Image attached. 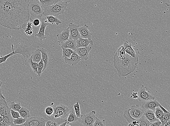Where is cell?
<instances>
[{"mask_svg": "<svg viewBox=\"0 0 170 126\" xmlns=\"http://www.w3.org/2000/svg\"><path fill=\"white\" fill-rule=\"evenodd\" d=\"M29 21L25 0H0V25L14 30L24 29Z\"/></svg>", "mask_w": 170, "mask_h": 126, "instance_id": "6da1fadb", "label": "cell"}, {"mask_svg": "<svg viewBox=\"0 0 170 126\" xmlns=\"http://www.w3.org/2000/svg\"><path fill=\"white\" fill-rule=\"evenodd\" d=\"M114 64L119 76L125 77L134 72L137 67L138 57H133L126 53L125 59L122 60L116 54L114 57Z\"/></svg>", "mask_w": 170, "mask_h": 126, "instance_id": "7a4b0ae2", "label": "cell"}, {"mask_svg": "<svg viewBox=\"0 0 170 126\" xmlns=\"http://www.w3.org/2000/svg\"><path fill=\"white\" fill-rule=\"evenodd\" d=\"M54 112L52 115L47 117V120H50L56 122L58 126L61 123L67 121L71 109L67 106L63 104H59L54 106Z\"/></svg>", "mask_w": 170, "mask_h": 126, "instance_id": "3957f363", "label": "cell"}, {"mask_svg": "<svg viewBox=\"0 0 170 126\" xmlns=\"http://www.w3.org/2000/svg\"><path fill=\"white\" fill-rule=\"evenodd\" d=\"M68 6V3L60 1L54 3L43 8V15L44 16L53 15L57 17L64 13Z\"/></svg>", "mask_w": 170, "mask_h": 126, "instance_id": "277c9868", "label": "cell"}, {"mask_svg": "<svg viewBox=\"0 0 170 126\" xmlns=\"http://www.w3.org/2000/svg\"><path fill=\"white\" fill-rule=\"evenodd\" d=\"M12 48L13 51L11 53L6 55L0 56V64L6 62L7 59L15 54H20L26 58L28 59L31 57L33 53L32 49L27 45H20L14 51V45H12Z\"/></svg>", "mask_w": 170, "mask_h": 126, "instance_id": "5b68a950", "label": "cell"}, {"mask_svg": "<svg viewBox=\"0 0 170 126\" xmlns=\"http://www.w3.org/2000/svg\"><path fill=\"white\" fill-rule=\"evenodd\" d=\"M29 20L32 22L35 19H40L43 15V8L39 2L32 1L28 3Z\"/></svg>", "mask_w": 170, "mask_h": 126, "instance_id": "8992f818", "label": "cell"}, {"mask_svg": "<svg viewBox=\"0 0 170 126\" xmlns=\"http://www.w3.org/2000/svg\"><path fill=\"white\" fill-rule=\"evenodd\" d=\"M96 112L93 111L86 114L82 115L80 117V125L84 126H93V124L96 120Z\"/></svg>", "mask_w": 170, "mask_h": 126, "instance_id": "52a82bcc", "label": "cell"}, {"mask_svg": "<svg viewBox=\"0 0 170 126\" xmlns=\"http://www.w3.org/2000/svg\"><path fill=\"white\" fill-rule=\"evenodd\" d=\"M138 98L140 100L147 101L155 99V96L149 91H147V88L144 85H142L138 94Z\"/></svg>", "mask_w": 170, "mask_h": 126, "instance_id": "ba28073f", "label": "cell"}, {"mask_svg": "<svg viewBox=\"0 0 170 126\" xmlns=\"http://www.w3.org/2000/svg\"><path fill=\"white\" fill-rule=\"evenodd\" d=\"M46 120L44 118L32 116L27 119L25 123L21 126H45Z\"/></svg>", "mask_w": 170, "mask_h": 126, "instance_id": "9c48e42d", "label": "cell"}, {"mask_svg": "<svg viewBox=\"0 0 170 126\" xmlns=\"http://www.w3.org/2000/svg\"><path fill=\"white\" fill-rule=\"evenodd\" d=\"M42 17L40 21H41V26L40 27L39 31L38 34L35 35L37 37L38 40L40 41H42L46 38V36L45 35V29L46 27L49 25V23L47 22L46 18V16H44Z\"/></svg>", "mask_w": 170, "mask_h": 126, "instance_id": "30bf717a", "label": "cell"}, {"mask_svg": "<svg viewBox=\"0 0 170 126\" xmlns=\"http://www.w3.org/2000/svg\"><path fill=\"white\" fill-rule=\"evenodd\" d=\"M80 27V25L71 23L69 24V38L73 41H76L80 37L78 29Z\"/></svg>", "mask_w": 170, "mask_h": 126, "instance_id": "8fae6325", "label": "cell"}, {"mask_svg": "<svg viewBox=\"0 0 170 126\" xmlns=\"http://www.w3.org/2000/svg\"><path fill=\"white\" fill-rule=\"evenodd\" d=\"M144 109L140 108L138 106L134 105L129 109V112L131 116L136 119H139L144 113Z\"/></svg>", "mask_w": 170, "mask_h": 126, "instance_id": "7c38bea8", "label": "cell"}, {"mask_svg": "<svg viewBox=\"0 0 170 126\" xmlns=\"http://www.w3.org/2000/svg\"><path fill=\"white\" fill-rule=\"evenodd\" d=\"M92 49V47L88 46L76 48L74 51L81 58V60L87 61L89 59V54Z\"/></svg>", "mask_w": 170, "mask_h": 126, "instance_id": "4fadbf2b", "label": "cell"}, {"mask_svg": "<svg viewBox=\"0 0 170 126\" xmlns=\"http://www.w3.org/2000/svg\"><path fill=\"white\" fill-rule=\"evenodd\" d=\"M64 60L65 63L74 66L78 63L81 61V58L77 54L76 52L74 51L69 58H65Z\"/></svg>", "mask_w": 170, "mask_h": 126, "instance_id": "5bb4252c", "label": "cell"}, {"mask_svg": "<svg viewBox=\"0 0 170 126\" xmlns=\"http://www.w3.org/2000/svg\"><path fill=\"white\" fill-rule=\"evenodd\" d=\"M88 26L86 24L82 27H79L78 30L80 37L83 38L92 39V34L88 29Z\"/></svg>", "mask_w": 170, "mask_h": 126, "instance_id": "9a60e30c", "label": "cell"}, {"mask_svg": "<svg viewBox=\"0 0 170 126\" xmlns=\"http://www.w3.org/2000/svg\"><path fill=\"white\" fill-rule=\"evenodd\" d=\"M159 103L156 99L145 101L142 106V108L144 109H150L154 112L156 107L159 106Z\"/></svg>", "mask_w": 170, "mask_h": 126, "instance_id": "2e32d148", "label": "cell"}, {"mask_svg": "<svg viewBox=\"0 0 170 126\" xmlns=\"http://www.w3.org/2000/svg\"><path fill=\"white\" fill-rule=\"evenodd\" d=\"M70 36L69 27L64 29L62 32L57 35V41L62 43L69 39Z\"/></svg>", "mask_w": 170, "mask_h": 126, "instance_id": "e0dca14e", "label": "cell"}, {"mask_svg": "<svg viewBox=\"0 0 170 126\" xmlns=\"http://www.w3.org/2000/svg\"><path fill=\"white\" fill-rule=\"evenodd\" d=\"M76 48L80 47H86L88 46L89 45H93V42L92 39L85 38L80 37L76 41Z\"/></svg>", "mask_w": 170, "mask_h": 126, "instance_id": "ac0fdd59", "label": "cell"}, {"mask_svg": "<svg viewBox=\"0 0 170 126\" xmlns=\"http://www.w3.org/2000/svg\"><path fill=\"white\" fill-rule=\"evenodd\" d=\"M145 118H146L151 123L157 121L159 120L156 118L155 112L150 109H144V113Z\"/></svg>", "mask_w": 170, "mask_h": 126, "instance_id": "d6986e66", "label": "cell"}, {"mask_svg": "<svg viewBox=\"0 0 170 126\" xmlns=\"http://www.w3.org/2000/svg\"><path fill=\"white\" fill-rule=\"evenodd\" d=\"M42 55V60L44 64V68L43 70V72L46 69L49 64V55L48 51L45 49L42 48H40Z\"/></svg>", "mask_w": 170, "mask_h": 126, "instance_id": "ffe728a7", "label": "cell"}, {"mask_svg": "<svg viewBox=\"0 0 170 126\" xmlns=\"http://www.w3.org/2000/svg\"><path fill=\"white\" fill-rule=\"evenodd\" d=\"M123 45L126 53L133 57H135L137 56L136 55L135 51L133 49L132 45L131 43H129L127 41H126Z\"/></svg>", "mask_w": 170, "mask_h": 126, "instance_id": "44dd1931", "label": "cell"}, {"mask_svg": "<svg viewBox=\"0 0 170 126\" xmlns=\"http://www.w3.org/2000/svg\"><path fill=\"white\" fill-rule=\"evenodd\" d=\"M123 118L129 123H132L134 126H138L139 123V119H136L132 118L129 114V109L126 110L123 114Z\"/></svg>", "mask_w": 170, "mask_h": 126, "instance_id": "7402d4cb", "label": "cell"}, {"mask_svg": "<svg viewBox=\"0 0 170 126\" xmlns=\"http://www.w3.org/2000/svg\"><path fill=\"white\" fill-rule=\"evenodd\" d=\"M62 46L61 48H69L72 50L74 51L76 50V41H73V40L69 38V39L68 41L64 42L62 43Z\"/></svg>", "mask_w": 170, "mask_h": 126, "instance_id": "603a6c76", "label": "cell"}, {"mask_svg": "<svg viewBox=\"0 0 170 126\" xmlns=\"http://www.w3.org/2000/svg\"><path fill=\"white\" fill-rule=\"evenodd\" d=\"M34 62L38 63L42 59V55L40 48H37L36 51L33 52L30 57Z\"/></svg>", "mask_w": 170, "mask_h": 126, "instance_id": "cb8c5ba5", "label": "cell"}, {"mask_svg": "<svg viewBox=\"0 0 170 126\" xmlns=\"http://www.w3.org/2000/svg\"><path fill=\"white\" fill-rule=\"evenodd\" d=\"M79 119L76 116L74 109L71 108L67 119L68 124L74 123L78 121Z\"/></svg>", "mask_w": 170, "mask_h": 126, "instance_id": "d4e9b609", "label": "cell"}, {"mask_svg": "<svg viewBox=\"0 0 170 126\" xmlns=\"http://www.w3.org/2000/svg\"><path fill=\"white\" fill-rule=\"evenodd\" d=\"M46 18L49 23L54 25L56 24L57 25H59L62 23L61 21L57 18V17L53 16V15H48L46 16Z\"/></svg>", "mask_w": 170, "mask_h": 126, "instance_id": "484cf974", "label": "cell"}, {"mask_svg": "<svg viewBox=\"0 0 170 126\" xmlns=\"http://www.w3.org/2000/svg\"><path fill=\"white\" fill-rule=\"evenodd\" d=\"M3 121L6 124V126H15L13 122V118L11 113L3 117Z\"/></svg>", "mask_w": 170, "mask_h": 126, "instance_id": "4316f807", "label": "cell"}, {"mask_svg": "<svg viewBox=\"0 0 170 126\" xmlns=\"http://www.w3.org/2000/svg\"><path fill=\"white\" fill-rule=\"evenodd\" d=\"M19 113L21 118L27 119L29 118L30 113L29 110L27 108L22 107L19 110Z\"/></svg>", "mask_w": 170, "mask_h": 126, "instance_id": "83f0119b", "label": "cell"}, {"mask_svg": "<svg viewBox=\"0 0 170 126\" xmlns=\"http://www.w3.org/2000/svg\"><path fill=\"white\" fill-rule=\"evenodd\" d=\"M0 113L1 116L4 117L10 113V109L8 104L3 105L0 107Z\"/></svg>", "mask_w": 170, "mask_h": 126, "instance_id": "f1b7e54d", "label": "cell"}, {"mask_svg": "<svg viewBox=\"0 0 170 126\" xmlns=\"http://www.w3.org/2000/svg\"><path fill=\"white\" fill-rule=\"evenodd\" d=\"M115 54L118 56L119 58L122 60L125 59L126 53L124 50L123 45H122L119 47Z\"/></svg>", "mask_w": 170, "mask_h": 126, "instance_id": "f546056e", "label": "cell"}, {"mask_svg": "<svg viewBox=\"0 0 170 126\" xmlns=\"http://www.w3.org/2000/svg\"><path fill=\"white\" fill-rule=\"evenodd\" d=\"M61 48L62 50L63 58H69L71 54H73L74 51L69 48H64L62 47Z\"/></svg>", "mask_w": 170, "mask_h": 126, "instance_id": "4dcf8cb0", "label": "cell"}, {"mask_svg": "<svg viewBox=\"0 0 170 126\" xmlns=\"http://www.w3.org/2000/svg\"><path fill=\"white\" fill-rule=\"evenodd\" d=\"M28 63L32 69L35 73H37L38 72V63L33 62L31 57L28 59Z\"/></svg>", "mask_w": 170, "mask_h": 126, "instance_id": "1f68e13d", "label": "cell"}, {"mask_svg": "<svg viewBox=\"0 0 170 126\" xmlns=\"http://www.w3.org/2000/svg\"><path fill=\"white\" fill-rule=\"evenodd\" d=\"M139 123L138 126H149L152 124L145 118L144 115H143L141 118L139 119Z\"/></svg>", "mask_w": 170, "mask_h": 126, "instance_id": "d6a6232c", "label": "cell"}, {"mask_svg": "<svg viewBox=\"0 0 170 126\" xmlns=\"http://www.w3.org/2000/svg\"><path fill=\"white\" fill-rule=\"evenodd\" d=\"M9 107L10 109L18 112L19 110L22 108V106H21L20 103H16L14 101H12L10 103Z\"/></svg>", "mask_w": 170, "mask_h": 126, "instance_id": "836d02e7", "label": "cell"}, {"mask_svg": "<svg viewBox=\"0 0 170 126\" xmlns=\"http://www.w3.org/2000/svg\"><path fill=\"white\" fill-rule=\"evenodd\" d=\"M155 114L156 118L159 120L163 118L164 112L159 106L156 108Z\"/></svg>", "mask_w": 170, "mask_h": 126, "instance_id": "e575fe53", "label": "cell"}, {"mask_svg": "<svg viewBox=\"0 0 170 126\" xmlns=\"http://www.w3.org/2000/svg\"><path fill=\"white\" fill-rule=\"evenodd\" d=\"M38 1L43 8L53 5L55 3V0H38Z\"/></svg>", "mask_w": 170, "mask_h": 126, "instance_id": "d590c367", "label": "cell"}, {"mask_svg": "<svg viewBox=\"0 0 170 126\" xmlns=\"http://www.w3.org/2000/svg\"><path fill=\"white\" fill-rule=\"evenodd\" d=\"M73 106L77 118H80L82 115L80 114L79 103L77 102L76 104L73 105Z\"/></svg>", "mask_w": 170, "mask_h": 126, "instance_id": "8d00e7d4", "label": "cell"}, {"mask_svg": "<svg viewBox=\"0 0 170 126\" xmlns=\"http://www.w3.org/2000/svg\"><path fill=\"white\" fill-rule=\"evenodd\" d=\"M44 63L43 60H42L41 59V60H40V62L38 63V72L37 74L38 77L41 76V73L43 72V70L44 68Z\"/></svg>", "mask_w": 170, "mask_h": 126, "instance_id": "74e56055", "label": "cell"}, {"mask_svg": "<svg viewBox=\"0 0 170 126\" xmlns=\"http://www.w3.org/2000/svg\"><path fill=\"white\" fill-rule=\"evenodd\" d=\"M26 120L27 119L20 117V118H18L13 119V122L15 125L21 126L22 124L25 123Z\"/></svg>", "mask_w": 170, "mask_h": 126, "instance_id": "f35d334b", "label": "cell"}, {"mask_svg": "<svg viewBox=\"0 0 170 126\" xmlns=\"http://www.w3.org/2000/svg\"><path fill=\"white\" fill-rule=\"evenodd\" d=\"M54 110L53 107L51 106H47L45 110V113L47 115V117L51 116L53 113Z\"/></svg>", "mask_w": 170, "mask_h": 126, "instance_id": "ab89813d", "label": "cell"}, {"mask_svg": "<svg viewBox=\"0 0 170 126\" xmlns=\"http://www.w3.org/2000/svg\"><path fill=\"white\" fill-rule=\"evenodd\" d=\"M105 121L99 119L97 118H96L95 121L94 122L93 126H105Z\"/></svg>", "mask_w": 170, "mask_h": 126, "instance_id": "60d3db41", "label": "cell"}, {"mask_svg": "<svg viewBox=\"0 0 170 126\" xmlns=\"http://www.w3.org/2000/svg\"><path fill=\"white\" fill-rule=\"evenodd\" d=\"M8 104L6 101V98L3 95L1 91H0V107L6 104Z\"/></svg>", "mask_w": 170, "mask_h": 126, "instance_id": "b9f144b4", "label": "cell"}, {"mask_svg": "<svg viewBox=\"0 0 170 126\" xmlns=\"http://www.w3.org/2000/svg\"><path fill=\"white\" fill-rule=\"evenodd\" d=\"M10 113L13 119H17L20 118V116L18 111H14L10 109Z\"/></svg>", "mask_w": 170, "mask_h": 126, "instance_id": "7bdbcfd3", "label": "cell"}, {"mask_svg": "<svg viewBox=\"0 0 170 126\" xmlns=\"http://www.w3.org/2000/svg\"><path fill=\"white\" fill-rule=\"evenodd\" d=\"M58 124L56 122L50 120H46L45 126H57Z\"/></svg>", "mask_w": 170, "mask_h": 126, "instance_id": "ee69618b", "label": "cell"}, {"mask_svg": "<svg viewBox=\"0 0 170 126\" xmlns=\"http://www.w3.org/2000/svg\"><path fill=\"white\" fill-rule=\"evenodd\" d=\"M32 22L34 25L36 26V27H38L41 24V21H40V19H35Z\"/></svg>", "mask_w": 170, "mask_h": 126, "instance_id": "f6af8a7d", "label": "cell"}, {"mask_svg": "<svg viewBox=\"0 0 170 126\" xmlns=\"http://www.w3.org/2000/svg\"><path fill=\"white\" fill-rule=\"evenodd\" d=\"M161 122L160 120L157 121H156L153 122L151 124L150 126H160L161 125Z\"/></svg>", "mask_w": 170, "mask_h": 126, "instance_id": "bcb514c9", "label": "cell"}, {"mask_svg": "<svg viewBox=\"0 0 170 126\" xmlns=\"http://www.w3.org/2000/svg\"><path fill=\"white\" fill-rule=\"evenodd\" d=\"M74 1L75 0H55V3H54L62 1L69 3H71Z\"/></svg>", "mask_w": 170, "mask_h": 126, "instance_id": "7dc6e473", "label": "cell"}, {"mask_svg": "<svg viewBox=\"0 0 170 126\" xmlns=\"http://www.w3.org/2000/svg\"><path fill=\"white\" fill-rule=\"evenodd\" d=\"M160 121L161 122V124L160 126H163L165 125V124L166 123V122H167V120H166L165 118H164L163 117L160 120Z\"/></svg>", "mask_w": 170, "mask_h": 126, "instance_id": "c3c4849f", "label": "cell"}, {"mask_svg": "<svg viewBox=\"0 0 170 126\" xmlns=\"http://www.w3.org/2000/svg\"><path fill=\"white\" fill-rule=\"evenodd\" d=\"M159 107L161 108V109L162 110V111L164 113H168L169 114L170 113L169 112H168L167 110H166L165 108H164L163 106L160 105V104H159Z\"/></svg>", "mask_w": 170, "mask_h": 126, "instance_id": "681fc988", "label": "cell"}, {"mask_svg": "<svg viewBox=\"0 0 170 126\" xmlns=\"http://www.w3.org/2000/svg\"><path fill=\"white\" fill-rule=\"evenodd\" d=\"M67 124H68L67 121H66L65 122H63V123H61V124H60V125H59V126H66V125H67Z\"/></svg>", "mask_w": 170, "mask_h": 126, "instance_id": "f907efd6", "label": "cell"}, {"mask_svg": "<svg viewBox=\"0 0 170 126\" xmlns=\"http://www.w3.org/2000/svg\"><path fill=\"white\" fill-rule=\"evenodd\" d=\"M170 126V120H167V122L165 124L164 126Z\"/></svg>", "mask_w": 170, "mask_h": 126, "instance_id": "816d5d0a", "label": "cell"}, {"mask_svg": "<svg viewBox=\"0 0 170 126\" xmlns=\"http://www.w3.org/2000/svg\"><path fill=\"white\" fill-rule=\"evenodd\" d=\"M0 126H6L5 124L3 121L0 122Z\"/></svg>", "mask_w": 170, "mask_h": 126, "instance_id": "f5cc1de1", "label": "cell"}, {"mask_svg": "<svg viewBox=\"0 0 170 126\" xmlns=\"http://www.w3.org/2000/svg\"><path fill=\"white\" fill-rule=\"evenodd\" d=\"M167 2L166 3V5L167 6H170V0H167Z\"/></svg>", "mask_w": 170, "mask_h": 126, "instance_id": "db71d44e", "label": "cell"}, {"mask_svg": "<svg viewBox=\"0 0 170 126\" xmlns=\"http://www.w3.org/2000/svg\"><path fill=\"white\" fill-rule=\"evenodd\" d=\"M25 1L28 4L30 2L34 1V0H25Z\"/></svg>", "mask_w": 170, "mask_h": 126, "instance_id": "11a10c76", "label": "cell"}, {"mask_svg": "<svg viewBox=\"0 0 170 126\" xmlns=\"http://www.w3.org/2000/svg\"><path fill=\"white\" fill-rule=\"evenodd\" d=\"M3 83L2 81H1V79H0V90H1V86L2 85Z\"/></svg>", "mask_w": 170, "mask_h": 126, "instance_id": "9f6ffc18", "label": "cell"}, {"mask_svg": "<svg viewBox=\"0 0 170 126\" xmlns=\"http://www.w3.org/2000/svg\"><path fill=\"white\" fill-rule=\"evenodd\" d=\"M3 117L2 116H0V122L3 121Z\"/></svg>", "mask_w": 170, "mask_h": 126, "instance_id": "6f0895ef", "label": "cell"}, {"mask_svg": "<svg viewBox=\"0 0 170 126\" xmlns=\"http://www.w3.org/2000/svg\"><path fill=\"white\" fill-rule=\"evenodd\" d=\"M128 125L129 126H134V124H133L132 123H129Z\"/></svg>", "mask_w": 170, "mask_h": 126, "instance_id": "680465c9", "label": "cell"}, {"mask_svg": "<svg viewBox=\"0 0 170 126\" xmlns=\"http://www.w3.org/2000/svg\"><path fill=\"white\" fill-rule=\"evenodd\" d=\"M1 113H0V116H1Z\"/></svg>", "mask_w": 170, "mask_h": 126, "instance_id": "91938a15", "label": "cell"}, {"mask_svg": "<svg viewBox=\"0 0 170 126\" xmlns=\"http://www.w3.org/2000/svg\"><path fill=\"white\" fill-rule=\"evenodd\" d=\"M1 91V90H0V91Z\"/></svg>", "mask_w": 170, "mask_h": 126, "instance_id": "94428289", "label": "cell"}]
</instances>
